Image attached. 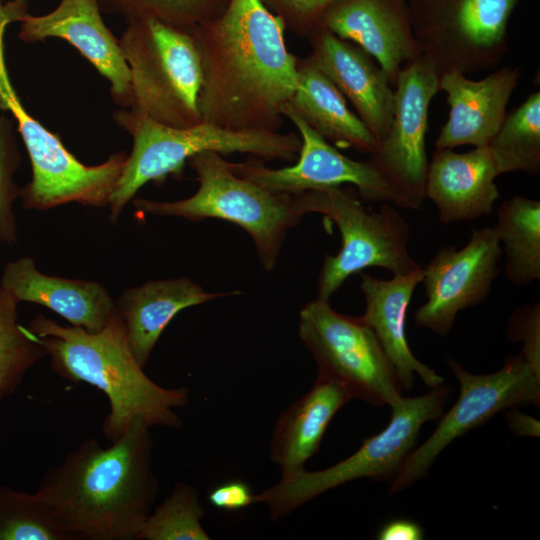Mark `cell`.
I'll return each mask as SVG.
<instances>
[{
  "mask_svg": "<svg viewBox=\"0 0 540 540\" xmlns=\"http://www.w3.org/2000/svg\"><path fill=\"white\" fill-rule=\"evenodd\" d=\"M0 285L18 302L45 306L89 332L100 331L117 314L115 301L102 284L43 274L27 256L6 264Z\"/></svg>",
  "mask_w": 540,
  "mask_h": 540,
  "instance_id": "cell-22",
  "label": "cell"
},
{
  "mask_svg": "<svg viewBox=\"0 0 540 540\" xmlns=\"http://www.w3.org/2000/svg\"><path fill=\"white\" fill-rule=\"evenodd\" d=\"M18 38L26 43L59 38L72 45L110 84L115 104H132L130 72L119 39L105 25L98 0H61L44 15L23 14Z\"/></svg>",
  "mask_w": 540,
  "mask_h": 540,
  "instance_id": "cell-16",
  "label": "cell"
},
{
  "mask_svg": "<svg viewBox=\"0 0 540 540\" xmlns=\"http://www.w3.org/2000/svg\"><path fill=\"white\" fill-rule=\"evenodd\" d=\"M502 254L504 275L516 287L540 280V202L513 196L501 202L494 226Z\"/></svg>",
  "mask_w": 540,
  "mask_h": 540,
  "instance_id": "cell-26",
  "label": "cell"
},
{
  "mask_svg": "<svg viewBox=\"0 0 540 540\" xmlns=\"http://www.w3.org/2000/svg\"><path fill=\"white\" fill-rule=\"evenodd\" d=\"M506 420L509 428L515 435L539 436V421L530 415L513 409L506 414Z\"/></svg>",
  "mask_w": 540,
  "mask_h": 540,
  "instance_id": "cell-37",
  "label": "cell"
},
{
  "mask_svg": "<svg viewBox=\"0 0 540 540\" xmlns=\"http://www.w3.org/2000/svg\"><path fill=\"white\" fill-rule=\"evenodd\" d=\"M449 393V388L441 385L425 395L403 397L391 407L388 425L363 440L355 453L323 470L302 469L281 477L276 484L255 494V504H264L271 519L276 520L345 483L362 478L392 480L414 449L423 424L442 416Z\"/></svg>",
  "mask_w": 540,
  "mask_h": 540,
  "instance_id": "cell-7",
  "label": "cell"
},
{
  "mask_svg": "<svg viewBox=\"0 0 540 540\" xmlns=\"http://www.w3.org/2000/svg\"><path fill=\"white\" fill-rule=\"evenodd\" d=\"M487 147L498 174L540 173V92L530 94L506 115Z\"/></svg>",
  "mask_w": 540,
  "mask_h": 540,
  "instance_id": "cell-27",
  "label": "cell"
},
{
  "mask_svg": "<svg viewBox=\"0 0 540 540\" xmlns=\"http://www.w3.org/2000/svg\"><path fill=\"white\" fill-rule=\"evenodd\" d=\"M0 540H70L36 494L0 489Z\"/></svg>",
  "mask_w": 540,
  "mask_h": 540,
  "instance_id": "cell-31",
  "label": "cell"
},
{
  "mask_svg": "<svg viewBox=\"0 0 540 540\" xmlns=\"http://www.w3.org/2000/svg\"><path fill=\"white\" fill-rule=\"evenodd\" d=\"M210 504L224 511H239L255 504V494L242 480H229L214 487L208 495Z\"/></svg>",
  "mask_w": 540,
  "mask_h": 540,
  "instance_id": "cell-35",
  "label": "cell"
},
{
  "mask_svg": "<svg viewBox=\"0 0 540 540\" xmlns=\"http://www.w3.org/2000/svg\"><path fill=\"white\" fill-rule=\"evenodd\" d=\"M21 164V153L14 134L13 121L0 114V241L17 242V222L13 204L20 197L14 174Z\"/></svg>",
  "mask_w": 540,
  "mask_h": 540,
  "instance_id": "cell-32",
  "label": "cell"
},
{
  "mask_svg": "<svg viewBox=\"0 0 540 540\" xmlns=\"http://www.w3.org/2000/svg\"><path fill=\"white\" fill-rule=\"evenodd\" d=\"M10 2L18 10H20L23 13H26L27 12V7H28V4H29L30 0H11Z\"/></svg>",
  "mask_w": 540,
  "mask_h": 540,
  "instance_id": "cell-38",
  "label": "cell"
},
{
  "mask_svg": "<svg viewBox=\"0 0 540 540\" xmlns=\"http://www.w3.org/2000/svg\"><path fill=\"white\" fill-rule=\"evenodd\" d=\"M498 175L487 146L467 153L436 149L428 166L426 198L444 224L488 216L499 197Z\"/></svg>",
  "mask_w": 540,
  "mask_h": 540,
  "instance_id": "cell-21",
  "label": "cell"
},
{
  "mask_svg": "<svg viewBox=\"0 0 540 540\" xmlns=\"http://www.w3.org/2000/svg\"><path fill=\"white\" fill-rule=\"evenodd\" d=\"M380 540H420L423 539V530L415 522L398 519L387 523L378 533Z\"/></svg>",
  "mask_w": 540,
  "mask_h": 540,
  "instance_id": "cell-36",
  "label": "cell"
},
{
  "mask_svg": "<svg viewBox=\"0 0 540 540\" xmlns=\"http://www.w3.org/2000/svg\"><path fill=\"white\" fill-rule=\"evenodd\" d=\"M18 303L0 285V397L12 392L23 375L47 357L29 330L17 323Z\"/></svg>",
  "mask_w": 540,
  "mask_h": 540,
  "instance_id": "cell-29",
  "label": "cell"
},
{
  "mask_svg": "<svg viewBox=\"0 0 540 540\" xmlns=\"http://www.w3.org/2000/svg\"><path fill=\"white\" fill-rule=\"evenodd\" d=\"M282 115L293 123L301 138L296 163L272 169L264 164V160L249 156L243 162H231V168L237 175L274 193L298 194L348 184L357 189L363 200L391 203L409 209L369 159L356 161L343 155L287 103L282 108Z\"/></svg>",
  "mask_w": 540,
  "mask_h": 540,
  "instance_id": "cell-13",
  "label": "cell"
},
{
  "mask_svg": "<svg viewBox=\"0 0 540 540\" xmlns=\"http://www.w3.org/2000/svg\"><path fill=\"white\" fill-rule=\"evenodd\" d=\"M285 24L262 0H229L192 34L200 54L202 122L236 131L278 132L299 83Z\"/></svg>",
  "mask_w": 540,
  "mask_h": 540,
  "instance_id": "cell-1",
  "label": "cell"
},
{
  "mask_svg": "<svg viewBox=\"0 0 540 540\" xmlns=\"http://www.w3.org/2000/svg\"><path fill=\"white\" fill-rule=\"evenodd\" d=\"M298 73V87L287 104L334 146L369 155L375 153L379 143L374 135L308 57L298 60Z\"/></svg>",
  "mask_w": 540,
  "mask_h": 540,
  "instance_id": "cell-25",
  "label": "cell"
},
{
  "mask_svg": "<svg viewBox=\"0 0 540 540\" xmlns=\"http://www.w3.org/2000/svg\"><path fill=\"white\" fill-rule=\"evenodd\" d=\"M303 215L320 213L336 224L341 248L326 255L318 276V298L329 301L345 280L368 267H382L393 275L421 266L408 250L410 229L390 203L378 211L367 209L355 189L338 186L295 194Z\"/></svg>",
  "mask_w": 540,
  "mask_h": 540,
  "instance_id": "cell-8",
  "label": "cell"
},
{
  "mask_svg": "<svg viewBox=\"0 0 540 540\" xmlns=\"http://www.w3.org/2000/svg\"><path fill=\"white\" fill-rule=\"evenodd\" d=\"M360 273L365 311L359 318L375 333L394 367L401 389L410 391L416 374L431 388L443 385V377L413 355L405 333L408 307L414 290L422 282L423 268L393 275L388 280Z\"/></svg>",
  "mask_w": 540,
  "mask_h": 540,
  "instance_id": "cell-20",
  "label": "cell"
},
{
  "mask_svg": "<svg viewBox=\"0 0 540 540\" xmlns=\"http://www.w3.org/2000/svg\"><path fill=\"white\" fill-rule=\"evenodd\" d=\"M438 83L434 67L422 56L401 70L390 129L369 158L409 209H419L426 198L428 109Z\"/></svg>",
  "mask_w": 540,
  "mask_h": 540,
  "instance_id": "cell-14",
  "label": "cell"
},
{
  "mask_svg": "<svg viewBox=\"0 0 540 540\" xmlns=\"http://www.w3.org/2000/svg\"><path fill=\"white\" fill-rule=\"evenodd\" d=\"M150 428L136 419L108 447L86 439L46 472L35 494L70 540H137L160 489Z\"/></svg>",
  "mask_w": 540,
  "mask_h": 540,
  "instance_id": "cell-2",
  "label": "cell"
},
{
  "mask_svg": "<svg viewBox=\"0 0 540 540\" xmlns=\"http://www.w3.org/2000/svg\"><path fill=\"white\" fill-rule=\"evenodd\" d=\"M421 56L440 77L494 70L508 51L519 0H406Z\"/></svg>",
  "mask_w": 540,
  "mask_h": 540,
  "instance_id": "cell-10",
  "label": "cell"
},
{
  "mask_svg": "<svg viewBox=\"0 0 540 540\" xmlns=\"http://www.w3.org/2000/svg\"><path fill=\"white\" fill-rule=\"evenodd\" d=\"M292 31L310 36L325 10L336 0H265Z\"/></svg>",
  "mask_w": 540,
  "mask_h": 540,
  "instance_id": "cell-34",
  "label": "cell"
},
{
  "mask_svg": "<svg viewBox=\"0 0 540 540\" xmlns=\"http://www.w3.org/2000/svg\"><path fill=\"white\" fill-rule=\"evenodd\" d=\"M0 243H1V241H0Z\"/></svg>",
  "mask_w": 540,
  "mask_h": 540,
  "instance_id": "cell-39",
  "label": "cell"
},
{
  "mask_svg": "<svg viewBox=\"0 0 540 540\" xmlns=\"http://www.w3.org/2000/svg\"><path fill=\"white\" fill-rule=\"evenodd\" d=\"M127 23L119 43L130 72L129 109L171 127L201 123L203 74L193 34L152 18Z\"/></svg>",
  "mask_w": 540,
  "mask_h": 540,
  "instance_id": "cell-6",
  "label": "cell"
},
{
  "mask_svg": "<svg viewBox=\"0 0 540 540\" xmlns=\"http://www.w3.org/2000/svg\"><path fill=\"white\" fill-rule=\"evenodd\" d=\"M308 58L348 99L378 143L387 135L395 111V91L385 72L358 45L318 26Z\"/></svg>",
  "mask_w": 540,
  "mask_h": 540,
  "instance_id": "cell-18",
  "label": "cell"
},
{
  "mask_svg": "<svg viewBox=\"0 0 540 540\" xmlns=\"http://www.w3.org/2000/svg\"><path fill=\"white\" fill-rule=\"evenodd\" d=\"M318 26L371 55L393 88L401 70L421 57L406 0H336Z\"/></svg>",
  "mask_w": 540,
  "mask_h": 540,
  "instance_id": "cell-17",
  "label": "cell"
},
{
  "mask_svg": "<svg viewBox=\"0 0 540 540\" xmlns=\"http://www.w3.org/2000/svg\"><path fill=\"white\" fill-rule=\"evenodd\" d=\"M101 12L118 14L127 22L152 18L178 29L192 31L214 20L226 9L229 0H98Z\"/></svg>",
  "mask_w": 540,
  "mask_h": 540,
  "instance_id": "cell-30",
  "label": "cell"
},
{
  "mask_svg": "<svg viewBox=\"0 0 540 540\" xmlns=\"http://www.w3.org/2000/svg\"><path fill=\"white\" fill-rule=\"evenodd\" d=\"M239 294L209 293L186 277L148 281L125 290L115 301L129 344L144 368L163 330L180 311L215 298Z\"/></svg>",
  "mask_w": 540,
  "mask_h": 540,
  "instance_id": "cell-24",
  "label": "cell"
},
{
  "mask_svg": "<svg viewBox=\"0 0 540 540\" xmlns=\"http://www.w3.org/2000/svg\"><path fill=\"white\" fill-rule=\"evenodd\" d=\"M199 188L177 201L133 199L134 206L157 216H178L199 222L222 219L244 229L252 238L265 271L275 267L288 229L304 216L295 194L274 193L237 175L231 162L214 151L200 152L187 160Z\"/></svg>",
  "mask_w": 540,
  "mask_h": 540,
  "instance_id": "cell-5",
  "label": "cell"
},
{
  "mask_svg": "<svg viewBox=\"0 0 540 540\" xmlns=\"http://www.w3.org/2000/svg\"><path fill=\"white\" fill-rule=\"evenodd\" d=\"M447 364L460 385L458 400L439 418L434 432L406 458L391 480L390 493L399 492L423 478L438 455L457 437L484 424L498 412L524 404H538L540 373L518 353L505 359L491 374H472L453 358Z\"/></svg>",
  "mask_w": 540,
  "mask_h": 540,
  "instance_id": "cell-12",
  "label": "cell"
},
{
  "mask_svg": "<svg viewBox=\"0 0 540 540\" xmlns=\"http://www.w3.org/2000/svg\"><path fill=\"white\" fill-rule=\"evenodd\" d=\"M113 119L131 135L133 146L109 204L112 224L117 223L142 186L148 182L160 185L170 174L180 177L187 160L200 152H238L262 160L293 162L301 148V138L296 133L236 131L205 122L177 128L125 108L116 110Z\"/></svg>",
  "mask_w": 540,
  "mask_h": 540,
  "instance_id": "cell-4",
  "label": "cell"
},
{
  "mask_svg": "<svg viewBox=\"0 0 540 540\" xmlns=\"http://www.w3.org/2000/svg\"><path fill=\"white\" fill-rule=\"evenodd\" d=\"M204 515L198 490L177 482L169 496L153 508L137 540H209L201 523Z\"/></svg>",
  "mask_w": 540,
  "mask_h": 540,
  "instance_id": "cell-28",
  "label": "cell"
},
{
  "mask_svg": "<svg viewBox=\"0 0 540 540\" xmlns=\"http://www.w3.org/2000/svg\"><path fill=\"white\" fill-rule=\"evenodd\" d=\"M520 77V68L511 66L494 69L480 80L459 71L441 75L438 90L445 92L450 111L436 139V149L487 146L502 126Z\"/></svg>",
  "mask_w": 540,
  "mask_h": 540,
  "instance_id": "cell-19",
  "label": "cell"
},
{
  "mask_svg": "<svg viewBox=\"0 0 540 540\" xmlns=\"http://www.w3.org/2000/svg\"><path fill=\"white\" fill-rule=\"evenodd\" d=\"M61 378L97 387L109 400L102 431L113 442L136 419L149 427H181L176 409L189 403L186 387L165 388L151 380L135 359L125 323L117 313L100 331L62 326L37 315L27 327Z\"/></svg>",
  "mask_w": 540,
  "mask_h": 540,
  "instance_id": "cell-3",
  "label": "cell"
},
{
  "mask_svg": "<svg viewBox=\"0 0 540 540\" xmlns=\"http://www.w3.org/2000/svg\"><path fill=\"white\" fill-rule=\"evenodd\" d=\"M351 400L341 383L317 376L313 387L279 414L269 452L281 477L304 469L307 460L318 452L333 417Z\"/></svg>",
  "mask_w": 540,
  "mask_h": 540,
  "instance_id": "cell-23",
  "label": "cell"
},
{
  "mask_svg": "<svg viewBox=\"0 0 540 540\" xmlns=\"http://www.w3.org/2000/svg\"><path fill=\"white\" fill-rule=\"evenodd\" d=\"M508 337L523 343L521 354L540 373V303L518 308L509 318Z\"/></svg>",
  "mask_w": 540,
  "mask_h": 540,
  "instance_id": "cell-33",
  "label": "cell"
},
{
  "mask_svg": "<svg viewBox=\"0 0 540 540\" xmlns=\"http://www.w3.org/2000/svg\"><path fill=\"white\" fill-rule=\"evenodd\" d=\"M502 255L494 227L472 229L468 243L459 250L442 247L423 268L426 302L414 313L416 326L447 336L461 310L489 296Z\"/></svg>",
  "mask_w": 540,
  "mask_h": 540,
  "instance_id": "cell-15",
  "label": "cell"
},
{
  "mask_svg": "<svg viewBox=\"0 0 540 540\" xmlns=\"http://www.w3.org/2000/svg\"><path fill=\"white\" fill-rule=\"evenodd\" d=\"M0 110L13 115L31 161V181L20 188L24 209L44 211L72 202L109 206L128 155L116 152L103 163L89 166L70 153L59 134L48 130L22 105L8 76L1 38Z\"/></svg>",
  "mask_w": 540,
  "mask_h": 540,
  "instance_id": "cell-9",
  "label": "cell"
},
{
  "mask_svg": "<svg viewBox=\"0 0 540 540\" xmlns=\"http://www.w3.org/2000/svg\"><path fill=\"white\" fill-rule=\"evenodd\" d=\"M298 335L317 364V376L338 381L353 400L393 407L403 399L393 365L359 317L340 314L317 298L301 309Z\"/></svg>",
  "mask_w": 540,
  "mask_h": 540,
  "instance_id": "cell-11",
  "label": "cell"
}]
</instances>
